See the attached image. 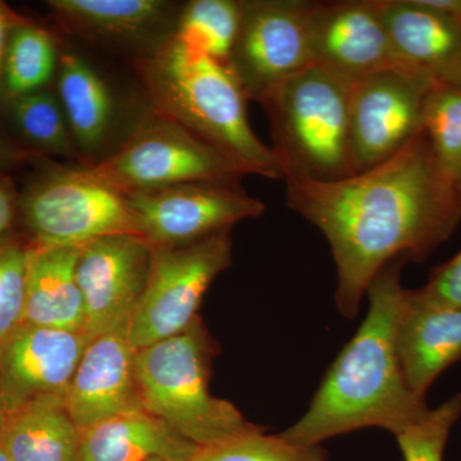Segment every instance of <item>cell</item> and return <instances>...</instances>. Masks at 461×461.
Instances as JSON below:
<instances>
[{"label":"cell","mask_w":461,"mask_h":461,"mask_svg":"<svg viewBox=\"0 0 461 461\" xmlns=\"http://www.w3.org/2000/svg\"><path fill=\"white\" fill-rule=\"evenodd\" d=\"M286 204L323 233L338 273L339 313L354 318L393 260L423 262L461 223V185L423 131L379 165L333 181L290 177Z\"/></svg>","instance_id":"1"},{"label":"cell","mask_w":461,"mask_h":461,"mask_svg":"<svg viewBox=\"0 0 461 461\" xmlns=\"http://www.w3.org/2000/svg\"><path fill=\"white\" fill-rule=\"evenodd\" d=\"M400 258L373 278L366 294L369 311L351 341L342 348L315 393L311 408L281 433L299 446L378 427L402 432L429 408L403 377L396 350V321L403 294Z\"/></svg>","instance_id":"2"},{"label":"cell","mask_w":461,"mask_h":461,"mask_svg":"<svg viewBox=\"0 0 461 461\" xmlns=\"http://www.w3.org/2000/svg\"><path fill=\"white\" fill-rule=\"evenodd\" d=\"M140 69L153 112L235 160L248 175L284 181L272 148L251 129L247 94L226 63L171 36L142 60Z\"/></svg>","instance_id":"3"},{"label":"cell","mask_w":461,"mask_h":461,"mask_svg":"<svg viewBox=\"0 0 461 461\" xmlns=\"http://www.w3.org/2000/svg\"><path fill=\"white\" fill-rule=\"evenodd\" d=\"M351 85L326 67L312 63L263 103L284 181H333L354 175L348 139Z\"/></svg>","instance_id":"4"},{"label":"cell","mask_w":461,"mask_h":461,"mask_svg":"<svg viewBox=\"0 0 461 461\" xmlns=\"http://www.w3.org/2000/svg\"><path fill=\"white\" fill-rule=\"evenodd\" d=\"M213 344L199 318L184 332L140 348L136 371L144 411L198 447L256 429L209 391Z\"/></svg>","instance_id":"5"},{"label":"cell","mask_w":461,"mask_h":461,"mask_svg":"<svg viewBox=\"0 0 461 461\" xmlns=\"http://www.w3.org/2000/svg\"><path fill=\"white\" fill-rule=\"evenodd\" d=\"M81 168L122 195L189 182H239L248 175L235 160L156 112L117 151Z\"/></svg>","instance_id":"6"},{"label":"cell","mask_w":461,"mask_h":461,"mask_svg":"<svg viewBox=\"0 0 461 461\" xmlns=\"http://www.w3.org/2000/svg\"><path fill=\"white\" fill-rule=\"evenodd\" d=\"M35 247H83L108 236H141L122 194L78 168L47 172L18 200Z\"/></svg>","instance_id":"7"},{"label":"cell","mask_w":461,"mask_h":461,"mask_svg":"<svg viewBox=\"0 0 461 461\" xmlns=\"http://www.w3.org/2000/svg\"><path fill=\"white\" fill-rule=\"evenodd\" d=\"M230 262V230L180 247H153L147 287L127 332L133 348L189 329L209 286Z\"/></svg>","instance_id":"8"},{"label":"cell","mask_w":461,"mask_h":461,"mask_svg":"<svg viewBox=\"0 0 461 461\" xmlns=\"http://www.w3.org/2000/svg\"><path fill=\"white\" fill-rule=\"evenodd\" d=\"M311 0L242 2L238 38L226 65L249 100L263 104L291 76L314 63Z\"/></svg>","instance_id":"9"},{"label":"cell","mask_w":461,"mask_h":461,"mask_svg":"<svg viewBox=\"0 0 461 461\" xmlns=\"http://www.w3.org/2000/svg\"><path fill=\"white\" fill-rule=\"evenodd\" d=\"M123 196L151 247L200 241L266 212L239 182H189Z\"/></svg>","instance_id":"10"},{"label":"cell","mask_w":461,"mask_h":461,"mask_svg":"<svg viewBox=\"0 0 461 461\" xmlns=\"http://www.w3.org/2000/svg\"><path fill=\"white\" fill-rule=\"evenodd\" d=\"M433 85L400 67L354 81L348 105L354 173L390 159L421 131L424 98Z\"/></svg>","instance_id":"11"},{"label":"cell","mask_w":461,"mask_h":461,"mask_svg":"<svg viewBox=\"0 0 461 461\" xmlns=\"http://www.w3.org/2000/svg\"><path fill=\"white\" fill-rule=\"evenodd\" d=\"M153 247L140 236H108L80 247L77 276L84 335L127 333L147 287Z\"/></svg>","instance_id":"12"},{"label":"cell","mask_w":461,"mask_h":461,"mask_svg":"<svg viewBox=\"0 0 461 461\" xmlns=\"http://www.w3.org/2000/svg\"><path fill=\"white\" fill-rule=\"evenodd\" d=\"M89 339L23 323L0 345V395L7 415L45 396H65Z\"/></svg>","instance_id":"13"},{"label":"cell","mask_w":461,"mask_h":461,"mask_svg":"<svg viewBox=\"0 0 461 461\" xmlns=\"http://www.w3.org/2000/svg\"><path fill=\"white\" fill-rule=\"evenodd\" d=\"M311 41L314 63L351 83L399 67L379 0L312 3Z\"/></svg>","instance_id":"14"},{"label":"cell","mask_w":461,"mask_h":461,"mask_svg":"<svg viewBox=\"0 0 461 461\" xmlns=\"http://www.w3.org/2000/svg\"><path fill=\"white\" fill-rule=\"evenodd\" d=\"M136 355L127 333L90 339L65 395L81 432L118 415L144 411Z\"/></svg>","instance_id":"15"},{"label":"cell","mask_w":461,"mask_h":461,"mask_svg":"<svg viewBox=\"0 0 461 461\" xmlns=\"http://www.w3.org/2000/svg\"><path fill=\"white\" fill-rule=\"evenodd\" d=\"M379 7L400 68L461 86V21L420 0H379Z\"/></svg>","instance_id":"16"},{"label":"cell","mask_w":461,"mask_h":461,"mask_svg":"<svg viewBox=\"0 0 461 461\" xmlns=\"http://www.w3.org/2000/svg\"><path fill=\"white\" fill-rule=\"evenodd\" d=\"M396 350L406 384L426 399L436 378L461 359V309L430 304L405 288L397 313Z\"/></svg>","instance_id":"17"},{"label":"cell","mask_w":461,"mask_h":461,"mask_svg":"<svg viewBox=\"0 0 461 461\" xmlns=\"http://www.w3.org/2000/svg\"><path fill=\"white\" fill-rule=\"evenodd\" d=\"M78 256L80 247L30 245L23 323L84 333V297L76 276Z\"/></svg>","instance_id":"18"},{"label":"cell","mask_w":461,"mask_h":461,"mask_svg":"<svg viewBox=\"0 0 461 461\" xmlns=\"http://www.w3.org/2000/svg\"><path fill=\"white\" fill-rule=\"evenodd\" d=\"M198 448L159 418L140 411L81 432L80 461H189Z\"/></svg>","instance_id":"19"},{"label":"cell","mask_w":461,"mask_h":461,"mask_svg":"<svg viewBox=\"0 0 461 461\" xmlns=\"http://www.w3.org/2000/svg\"><path fill=\"white\" fill-rule=\"evenodd\" d=\"M81 430L65 396L33 400L7 415L0 446L9 461H80Z\"/></svg>","instance_id":"20"},{"label":"cell","mask_w":461,"mask_h":461,"mask_svg":"<svg viewBox=\"0 0 461 461\" xmlns=\"http://www.w3.org/2000/svg\"><path fill=\"white\" fill-rule=\"evenodd\" d=\"M58 67V99L76 145L90 153L98 150L113 122L111 91L95 69L74 53L63 54Z\"/></svg>","instance_id":"21"},{"label":"cell","mask_w":461,"mask_h":461,"mask_svg":"<svg viewBox=\"0 0 461 461\" xmlns=\"http://www.w3.org/2000/svg\"><path fill=\"white\" fill-rule=\"evenodd\" d=\"M48 7L75 32L100 38L133 39L162 25L169 5L162 0H50Z\"/></svg>","instance_id":"22"},{"label":"cell","mask_w":461,"mask_h":461,"mask_svg":"<svg viewBox=\"0 0 461 461\" xmlns=\"http://www.w3.org/2000/svg\"><path fill=\"white\" fill-rule=\"evenodd\" d=\"M58 65L57 45L44 27L23 17L9 36L5 59V98L44 90Z\"/></svg>","instance_id":"23"},{"label":"cell","mask_w":461,"mask_h":461,"mask_svg":"<svg viewBox=\"0 0 461 461\" xmlns=\"http://www.w3.org/2000/svg\"><path fill=\"white\" fill-rule=\"evenodd\" d=\"M241 16L239 0H193L185 5L173 36L190 50L226 63Z\"/></svg>","instance_id":"24"},{"label":"cell","mask_w":461,"mask_h":461,"mask_svg":"<svg viewBox=\"0 0 461 461\" xmlns=\"http://www.w3.org/2000/svg\"><path fill=\"white\" fill-rule=\"evenodd\" d=\"M18 135L38 153L74 157L76 142L58 96L44 89L7 100Z\"/></svg>","instance_id":"25"},{"label":"cell","mask_w":461,"mask_h":461,"mask_svg":"<svg viewBox=\"0 0 461 461\" xmlns=\"http://www.w3.org/2000/svg\"><path fill=\"white\" fill-rule=\"evenodd\" d=\"M421 131L438 162L457 180L461 167L459 85L435 84L430 87L421 111Z\"/></svg>","instance_id":"26"},{"label":"cell","mask_w":461,"mask_h":461,"mask_svg":"<svg viewBox=\"0 0 461 461\" xmlns=\"http://www.w3.org/2000/svg\"><path fill=\"white\" fill-rule=\"evenodd\" d=\"M189 461H326V456L320 446L294 445L256 427L220 444L199 447Z\"/></svg>","instance_id":"27"},{"label":"cell","mask_w":461,"mask_h":461,"mask_svg":"<svg viewBox=\"0 0 461 461\" xmlns=\"http://www.w3.org/2000/svg\"><path fill=\"white\" fill-rule=\"evenodd\" d=\"M461 417V395L446 400L397 433L400 450L405 461H444L446 442L450 430Z\"/></svg>","instance_id":"28"},{"label":"cell","mask_w":461,"mask_h":461,"mask_svg":"<svg viewBox=\"0 0 461 461\" xmlns=\"http://www.w3.org/2000/svg\"><path fill=\"white\" fill-rule=\"evenodd\" d=\"M30 245H0V345L23 323Z\"/></svg>","instance_id":"29"},{"label":"cell","mask_w":461,"mask_h":461,"mask_svg":"<svg viewBox=\"0 0 461 461\" xmlns=\"http://www.w3.org/2000/svg\"><path fill=\"white\" fill-rule=\"evenodd\" d=\"M414 293L430 304L461 309V250L448 262L436 267L427 284Z\"/></svg>","instance_id":"30"},{"label":"cell","mask_w":461,"mask_h":461,"mask_svg":"<svg viewBox=\"0 0 461 461\" xmlns=\"http://www.w3.org/2000/svg\"><path fill=\"white\" fill-rule=\"evenodd\" d=\"M16 187L8 175H0V245L7 242V236L18 212Z\"/></svg>","instance_id":"31"},{"label":"cell","mask_w":461,"mask_h":461,"mask_svg":"<svg viewBox=\"0 0 461 461\" xmlns=\"http://www.w3.org/2000/svg\"><path fill=\"white\" fill-rule=\"evenodd\" d=\"M23 16L0 2V100H7L5 91V59L7 53L9 36Z\"/></svg>","instance_id":"32"},{"label":"cell","mask_w":461,"mask_h":461,"mask_svg":"<svg viewBox=\"0 0 461 461\" xmlns=\"http://www.w3.org/2000/svg\"><path fill=\"white\" fill-rule=\"evenodd\" d=\"M32 157V151L20 147L0 131V175H8L9 169L23 165Z\"/></svg>","instance_id":"33"},{"label":"cell","mask_w":461,"mask_h":461,"mask_svg":"<svg viewBox=\"0 0 461 461\" xmlns=\"http://www.w3.org/2000/svg\"><path fill=\"white\" fill-rule=\"evenodd\" d=\"M5 421H7V411H5V403H3L2 395H0V435L5 429Z\"/></svg>","instance_id":"34"},{"label":"cell","mask_w":461,"mask_h":461,"mask_svg":"<svg viewBox=\"0 0 461 461\" xmlns=\"http://www.w3.org/2000/svg\"><path fill=\"white\" fill-rule=\"evenodd\" d=\"M0 461H9L7 455L3 451L2 446H0Z\"/></svg>","instance_id":"35"},{"label":"cell","mask_w":461,"mask_h":461,"mask_svg":"<svg viewBox=\"0 0 461 461\" xmlns=\"http://www.w3.org/2000/svg\"><path fill=\"white\" fill-rule=\"evenodd\" d=\"M457 180H459L460 185H461V167H460L459 175H457Z\"/></svg>","instance_id":"36"},{"label":"cell","mask_w":461,"mask_h":461,"mask_svg":"<svg viewBox=\"0 0 461 461\" xmlns=\"http://www.w3.org/2000/svg\"><path fill=\"white\" fill-rule=\"evenodd\" d=\"M149 461H171V460H167V459H153V460H149Z\"/></svg>","instance_id":"37"}]
</instances>
